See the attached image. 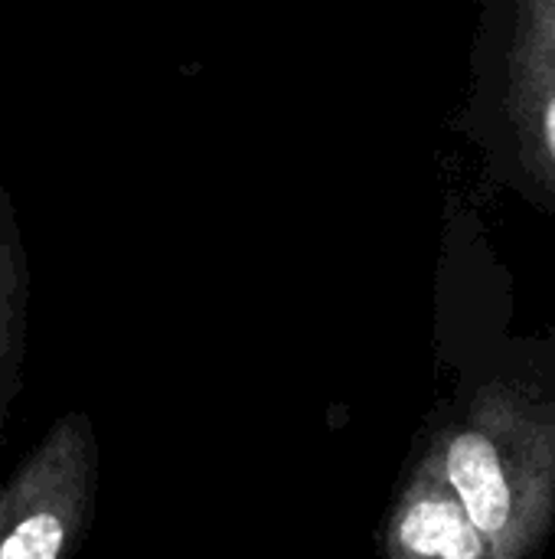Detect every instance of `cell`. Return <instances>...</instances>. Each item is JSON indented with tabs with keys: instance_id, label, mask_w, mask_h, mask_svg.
<instances>
[{
	"instance_id": "cell-3",
	"label": "cell",
	"mask_w": 555,
	"mask_h": 559,
	"mask_svg": "<svg viewBox=\"0 0 555 559\" xmlns=\"http://www.w3.org/2000/svg\"><path fill=\"white\" fill-rule=\"evenodd\" d=\"M494 550L445 481L409 491L393 524L396 559H491Z\"/></svg>"
},
{
	"instance_id": "cell-5",
	"label": "cell",
	"mask_w": 555,
	"mask_h": 559,
	"mask_svg": "<svg viewBox=\"0 0 555 559\" xmlns=\"http://www.w3.org/2000/svg\"><path fill=\"white\" fill-rule=\"evenodd\" d=\"M543 134H546V151H550V157L555 160V92L550 95V102H546V115H543Z\"/></svg>"
},
{
	"instance_id": "cell-1",
	"label": "cell",
	"mask_w": 555,
	"mask_h": 559,
	"mask_svg": "<svg viewBox=\"0 0 555 559\" xmlns=\"http://www.w3.org/2000/svg\"><path fill=\"white\" fill-rule=\"evenodd\" d=\"M98 495V442L85 413L59 416L0 485V559H72Z\"/></svg>"
},
{
	"instance_id": "cell-4",
	"label": "cell",
	"mask_w": 555,
	"mask_h": 559,
	"mask_svg": "<svg viewBox=\"0 0 555 559\" xmlns=\"http://www.w3.org/2000/svg\"><path fill=\"white\" fill-rule=\"evenodd\" d=\"M26 301L29 269L13 200L0 180V432L23 393L26 370Z\"/></svg>"
},
{
	"instance_id": "cell-2",
	"label": "cell",
	"mask_w": 555,
	"mask_h": 559,
	"mask_svg": "<svg viewBox=\"0 0 555 559\" xmlns=\"http://www.w3.org/2000/svg\"><path fill=\"white\" fill-rule=\"evenodd\" d=\"M442 481L461 501L471 524L500 547L517 518V488L497 442L484 429H461L442 452Z\"/></svg>"
}]
</instances>
